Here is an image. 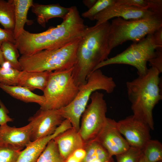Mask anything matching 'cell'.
<instances>
[{
	"instance_id": "cell-37",
	"label": "cell",
	"mask_w": 162,
	"mask_h": 162,
	"mask_svg": "<svg viewBox=\"0 0 162 162\" xmlns=\"http://www.w3.org/2000/svg\"><path fill=\"white\" fill-rule=\"evenodd\" d=\"M65 162H81V161L75 157L71 154L65 160Z\"/></svg>"
},
{
	"instance_id": "cell-15",
	"label": "cell",
	"mask_w": 162,
	"mask_h": 162,
	"mask_svg": "<svg viewBox=\"0 0 162 162\" xmlns=\"http://www.w3.org/2000/svg\"><path fill=\"white\" fill-rule=\"evenodd\" d=\"M31 131L29 123L20 128L10 127L7 124L0 126V143L22 149L32 142Z\"/></svg>"
},
{
	"instance_id": "cell-16",
	"label": "cell",
	"mask_w": 162,
	"mask_h": 162,
	"mask_svg": "<svg viewBox=\"0 0 162 162\" xmlns=\"http://www.w3.org/2000/svg\"><path fill=\"white\" fill-rule=\"evenodd\" d=\"M59 152L65 160L76 149L85 148L86 143L72 127L60 134L53 139Z\"/></svg>"
},
{
	"instance_id": "cell-39",
	"label": "cell",
	"mask_w": 162,
	"mask_h": 162,
	"mask_svg": "<svg viewBox=\"0 0 162 162\" xmlns=\"http://www.w3.org/2000/svg\"><path fill=\"white\" fill-rule=\"evenodd\" d=\"M139 162H148L147 160L144 157L143 154H142L140 159V160Z\"/></svg>"
},
{
	"instance_id": "cell-14",
	"label": "cell",
	"mask_w": 162,
	"mask_h": 162,
	"mask_svg": "<svg viewBox=\"0 0 162 162\" xmlns=\"http://www.w3.org/2000/svg\"><path fill=\"white\" fill-rule=\"evenodd\" d=\"M70 127V123L64 120L52 134L31 142L21 151L16 162H37L49 142Z\"/></svg>"
},
{
	"instance_id": "cell-13",
	"label": "cell",
	"mask_w": 162,
	"mask_h": 162,
	"mask_svg": "<svg viewBox=\"0 0 162 162\" xmlns=\"http://www.w3.org/2000/svg\"><path fill=\"white\" fill-rule=\"evenodd\" d=\"M155 13H156L149 9L114 4L98 14L94 19L97 20L95 24L97 25L115 17L121 18L126 20H135L147 17Z\"/></svg>"
},
{
	"instance_id": "cell-20",
	"label": "cell",
	"mask_w": 162,
	"mask_h": 162,
	"mask_svg": "<svg viewBox=\"0 0 162 162\" xmlns=\"http://www.w3.org/2000/svg\"><path fill=\"white\" fill-rule=\"evenodd\" d=\"M0 88L14 98L25 103H36L40 106L45 100L43 95L35 94L22 86H8L0 83Z\"/></svg>"
},
{
	"instance_id": "cell-35",
	"label": "cell",
	"mask_w": 162,
	"mask_h": 162,
	"mask_svg": "<svg viewBox=\"0 0 162 162\" xmlns=\"http://www.w3.org/2000/svg\"><path fill=\"white\" fill-rule=\"evenodd\" d=\"M72 154L82 161L86 155V151L85 148H80L76 149Z\"/></svg>"
},
{
	"instance_id": "cell-32",
	"label": "cell",
	"mask_w": 162,
	"mask_h": 162,
	"mask_svg": "<svg viewBox=\"0 0 162 162\" xmlns=\"http://www.w3.org/2000/svg\"><path fill=\"white\" fill-rule=\"evenodd\" d=\"M8 110L0 100V126L13 121V119L8 115Z\"/></svg>"
},
{
	"instance_id": "cell-19",
	"label": "cell",
	"mask_w": 162,
	"mask_h": 162,
	"mask_svg": "<svg viewBox=\"0 0 162 162\" xmlns=\"http://www.w3.org/2000/svg\"><path fill=\"white\" fill-rule=\"evenodd\" d=\"M15 6V24L14 30V38L16 40L24 30L25 24L30 25L33 21L27 19V14L32 7L33 1L32 0H13Z\"/></svg>"
},
{
	"instance_id": "cell-34",
	"label": "cell",
	"mask_w": 162,
	"mask_h": 162,
	"mask_svg": "<svg viewBox=\"0 0 162 162\" xmlns=\"http://www.w3.org/2000/svg\"><path fill=\"white\" fill-rule=\"evenodd\" d=\"M154 44L157 49H162V27L157 29L153 34Z\"/></svg>"
},
{
	"instance_id": "cell-9",
	"label": "cell",
	"mask_w": 162,
	"mask_h": 162,
	"mask_svg": "<svg viewBox=\"0 0 162 162\" xmlns=\"http://www.w3.org/2000/svg\"><path fill=\"white\" fill-rule=\"evenodd\" d=\"M90 99V103L82 115L79 131L86 143L95 139L107 118V106L104 94L95 91L91 94Z\"/></svg>"
},
{
	"instance_id": "cell-36",
	"label": "cell",
	"mask_w": 162,
	"mask_h": 162,
	"mask_svg": "<svg viewBox=\"0 0 162 162\" xmlns=\"http://www.w3.org/2000/svg\"><path fill=\"white\" fill-rule=\"evenodd\" d=\"M97 1V0H84L82 2L89 9L94 5Z\"/></svg>"
},
{
	"instance_id": "cell-40",
	"label": "cell",
	"mask_w": 162,
	"mask_h": 162,
	"mask_svg": "<svg viewBox=\"0 0 162 162\" xmlns=\"http://www.w3.org/2000/svg\"><path fill=\"white\" fill-rule=\"evenodd\" d=\"M158 162H162V161H158Z\"/></svg>"
},
{
	"instance_id": "cell-5",
	"label": "cell",
	"mask_w": 162,
	"mask_h": 162,
	"mask_svg": "<svg viewBox=\"0 0 162 162\" xmlns=\"http://www.w3.org/2000/svg\"><path fill=\"white\" fill-rule=\"evenodd\" d=\"M116 87L112 77L104 74L100 69L94 70L88 75L86 83L79 86V92L73 100L67 106L59 109L61 115L79 132L81 117L92 93L97 90H102L110 94Z\"/></svg>"
},
{
	"instance_id": "cell-26",
	"label": "cell",
	"mask_w": 162,
	"mask_h": 162,
	"mask_svg": "<svg viewBox=\"0 0 162 162\" xmlns=\"http://www.w3.org/2000/svg\"><path fill=\"white\" fill-rule=\"evenodd\" d=\"M20 71L11 67L0 66V83L8 86H17Z\"/></svg>"
},
{
	"instance_id": "cell-23",
	"label": "cell",
	"mask_w": 162,
	"mask_h": 162,
	"mask_svg": "<svg viewBox=\"0 0 162 162\" xmlns=\"http://www.w3.org/2000/svg\"><path fill=\"white\" fill-rule=\"evenodd\" d=\"M5 62L8 63L10 66L19 71H22L18 58L19 57V50L15 44L10 41L4 42L1 47Z\"/></svg>"
},
{
	"instance_id": "cell-25",
	"label": "cell",
	"mask_w": 162,
	"mask_h": 162,
	"mask_svg": "<svg viewBox=\"0 0 162 162\" xmlns=\"http://www.w3.org/2000/svg\"><path fill=\"white\" fill-rule=\"evenodd\" d=\"M37 162H65L60 154L53 139L48 143Z\"/></svg>"
},
{
	"instance_id": "cell-7",
	"label": "cell",
	"mask_w": 162,
	"mask_h": 162,
	"mask_svg": "<svg viewBox=\"0 0 162 162\" xmlns=\"http://www.w3.org/2000/svg\"><path fill=\"white\" fill-rule=\"evenodd\" d=\"M73 67L68 69L52 71L43 92L45 98L40 109L59 110L69 104L79 90L72 75Z\"/></svg>"
},
{
	"instance_id": "cell-10",
	"label": "cell",
	"mask_w": 162,
	"mask_h": 162,
	"mask_svg": "<svg viewBox=\"0 0 162 162\" xmlns=\"http://www.w3.org/2000/svg\"><path fill=\"white\" fill-rule=\"evenodd\" d=\"M116 126L130 146L142 150L151 139L149 126L133 115L116 122Z\"/></svg>"
},
{
	"instance_id": "cell-3",
	"label": "cell",
	"mask_w": 162,
	"mask_h": 162,
	"mask_svg": "<svg viewBox=\"0 0 162 162\" xmlns=\"http://www.w3.org/2000/svg\"><path fill=\"white\" fill-rule=\"evenodd\" d=\"M160 73L151 67L145 75L127 81L126 87L133 115L154 129L153 110L162 98L160 87Z\"/></svg>"
},
{
	"instance_id": "cell-22",
	"label": "cell",
	"mask_w": 162,
	"mask_h": 162,
	"mask_svg": "<svg viewBox=\"0 0 162 162\" xmlns=\"http://www.w3.org/2000/svg\"><path fill=\"white\" fill-rule=\"evenodd\" d=\"M13 0H0V24L4 29L14 32L15 24Z\"/></svg>"
},
{
	"instance_id": "cell-31",
	"label": "cell",
	"mask_w": 162,
	"mask_h": 162,
	"mask_svg": "<svg viewBox=\"0 0 162 162\" xmlns=\"http://www.w3.org/2000/svg\"><path fill=\"white\" fill-rule=\"evenodd\" d=\"M152 67L156 68L160 73L162 72V49L155 50L154 56L148 62Z\"/></svg>"
},
{
	"instance_id": "cell-6",
	"label": "cell",
	"mask_w": 162,
	"mask_h": 162,
	"mask_svg": "<svg viewBox=\"0 0 162 162\" xmlns=\"http://www.w3.org/2000/svg\"><path fill=\"white\" fill-rule=\"evenodd\" d=\"M162 27V14L155 13L149 16L135 20L116 18L112 20L108 35L111 50L128 40L138 42Z\"/></svg>"
},
{
	"instance_id": "cell-12",
	"label": "cell",
	"mask_w": 162,
	"mask_h": 162,
	"mask_svg": "<svg viewBox=\"0 0 162 162\" xmlns=\"http://www.w3.org/2000/svg\"><path fill=\"white\" fill-rule=\"evenodd\" d=\"M94 140L101 145L112 156L123 153L130 147L118 130L116 122L108 118Z\"/></svg>"
},
{
	"instance_id": "cell-1",
	"label": "cell",
	"mask_w": 162,
	"mask_h": 162,
	"mask_svg": "<svg viewBox=\"0 0 162 162\" xmlns=\"http://www.w3.org/2000/svg\"><path fill=\"white\" fill-rule=\"evenodd\" d=\"M87 27L77 7L72 6L60 24L37 33L24 29L15 40V44L22 55L56 49L82 38Z\"/></svg>"
},
{
	"instance_id": "cell-30",
	"label": "cell",
	"mask_w": 162,
	"mask_h": 162,
	"mask_svg": "<svg viewBox=\"0 0 162 162\" xmlns=\"http://www.w3.org/2000/svg\"><path fill=\"white\" fill-rule=\"evenodd\" d=\"M153 0H115V4L126 5L143 9H151Z\"/></svg>"
},
{
	"instance_id": "cell-27",
	"label": "cell",
	"mask_w": 162,
	"mask_h": 162,
	"mask_svg": "<svg viewBox=\"0 0 162 162\" xmlns=\"http://www.w3.org/2000/svg\"><path fill=\"white\" fill-rule=\"evenodd\" d=\"M22 149L0 143V162H16Z\"/></svg>"
},
{
	"instance_id": "cell-24",
	"label": "cell",
	"mask_w": 162,
	"mask_h": 162,
	"mask_svg": "<svg viewBox=\"0 0 162 162\" xmlns=\"http://www.w3.org/2000/svg\"><path fill=\"white\" fill-rule=\"evenodd\" d=\"M142 151L148 162H158L162 160V144L158 140H149Z\"/></svg>"
},
{
	"instance_id": "cell-38",
	"label": "cell",
	"mask_w": 162,
	"mask_h": 162,
	"mask_svg": "<svg viewBox=\"0 0 162 162\" xmlns=\"http://www.w3.org/2000/svg\"><path fill=\"white\" fill-rule=\"evenodd\" d=\"M5 62L2 51L0 48V66H2Z\"/></svg>"
},
{
	"instance_id": "cell-4",
	"label": "cell",
	"mask_w": 162,
	"mask_h": 162,
	"mask_svg": "<svg viewBox=\"0 0 162 162\" xmlns=\"http://www.w3.org/2000/svg\"><path fill=\"white\" fill-rule=\"evenodd\" d=\"M81 38L58 49L44 50L19 59L22 70L29 72L53 71L69 69L75 64Z\"/></svg>"
},
{
	"instance_id": "cell-2",
	"label": "cell",
	"mask_w": 162,
	"mask_h": 162,
	"mask_svg": "<svg viewBox=\"0 0 162 162\" xmlns=\"http://www.w3.org/2000/svg\"><path fill=\"white\" fill-rule=\"evenodd\" d=\"M110 25L107 21L88 27L81 38L72 71L75 83L78 87L85 84L88 75L108 58L111 50L108 40Z\"/></svg>"
},
{
	"instance_id": "cell-8",
	"label": "cell",
	"mask_w": 162,
	"mask_h": 162,
	"mask_svg": "<svg viewBox=\"0 0 162 162\" xmlns=\"http://www.w3.org/2000/svg\"><path fill=\"white\" fill-rule=\"evenodd\" d=\"M153 34H148L140 41L134 43L116 56L108 58L99 64L94 71L109 65L124 64L135 68L138 76L145 74L148 69L147 63L154 56L157 48L154 43Z\"/></svg>"
},
{
	"instance_id": "cell-33",
	"label": "cell",
	"mask_w": 162,
	"mask_h": 162,
	"mask_svg": "<svg viewBox=\"0 0 162 162\" xmlns=\"http://www.w3.org/2000/svg\"><path fill=\"white\" fill-rule=\"evenodd\" d=\"M7 41H10L15 44V40L14 32L0 28V48L2 43Z\"/></svg>"
},
{
	"instance_id": "cell-29",
	"label": "cell",
	"mask_w": 162,
	"mask_h": 162,
	"mask_svg": "<svg viewBox=\"0 0 162 162\" xmlns=\"http://www.w3.org/2000/svg\"><path fill=\"white\" fill-rule=\"evenodd\" d=\"M142 154V150L130 146L126 151L116 156L117 162H139Z\"/></svg>"
},
{
	"instance_id": "cell-17",
	"label": "cell",
	"mask_w": 162,
	"mask_h": 162,
	"mask_svg": "<svg viewBox=\"0 0 162 162\" xmlns=\"http://www.w3.org/2000/svg\"><path fill=\"white\" fill-rule=\"evenodd\" d=\"M31 8L32 12L37 16V22L44 28L51 19L58 17L63 19L70 10V8L64 7L59 4L44 5L33 3Z\"/></svg>"
},
{
	"instance_id": "cell-18",
	"label": "cell",
	"mask_w": 162,
	"mask_h": 162,
	"mask_svg": "<svg viewBox=\"0 0 162 162\" xmlns=\"http://www.w3.org/2000/svg\"><path fill=\"white\" fill-rule=\"evenodd\" d=\"M52 71L29 72L20 71L17 86L25 87L31 91L39 89L44 91Z\"/></svg>"
},
{
	"instance_id": "cell-11",
	"label": "cell",
	"mask_w": 162,
	"mask_h": 162,
	"mask_svg": "<svg viewBox=\"0 0 162 162\" xmlns=\"http://www.w3.org/2000/svg\"><path fill=\"white\" fill-rule=\"evenodd\" d=\"M65 119L59 110L40 109L28 119L32 126L31 141L52 134Z\"/></svg>"
},
{
	"instance_id": "cell-21",
	"label": "cell",
	"mask_w": 162,
	"mask_h": 162,
	"mask_svg": "<svg viewBox=\"0 0 162 162\" xmlns=\"http://www.w3.org/2000/svg\"><path fill=\"white\" fill-rule=\"evenodd\" d=\"M85 148L86 154L81 162H114L112 156L94 140L86 143Z\"/></svg>"
},
{
	"instance_id": "cell-28",
	"label": "cell",
	"mask_w": 162,
	"mask_h": 162,
	"mask_svg": "<svg viewBox=\"0 0 162 162\" xmlns=\"http://www.w3.org/2000/svg\"><path fill=\"white\" fill-rule=\"evenodd\" d=\"M115 0H98L94 5L88 10L82 13L83 17L93 21L95 17L102 11L114 5Z\"/></svg>"
}]
</instances>
